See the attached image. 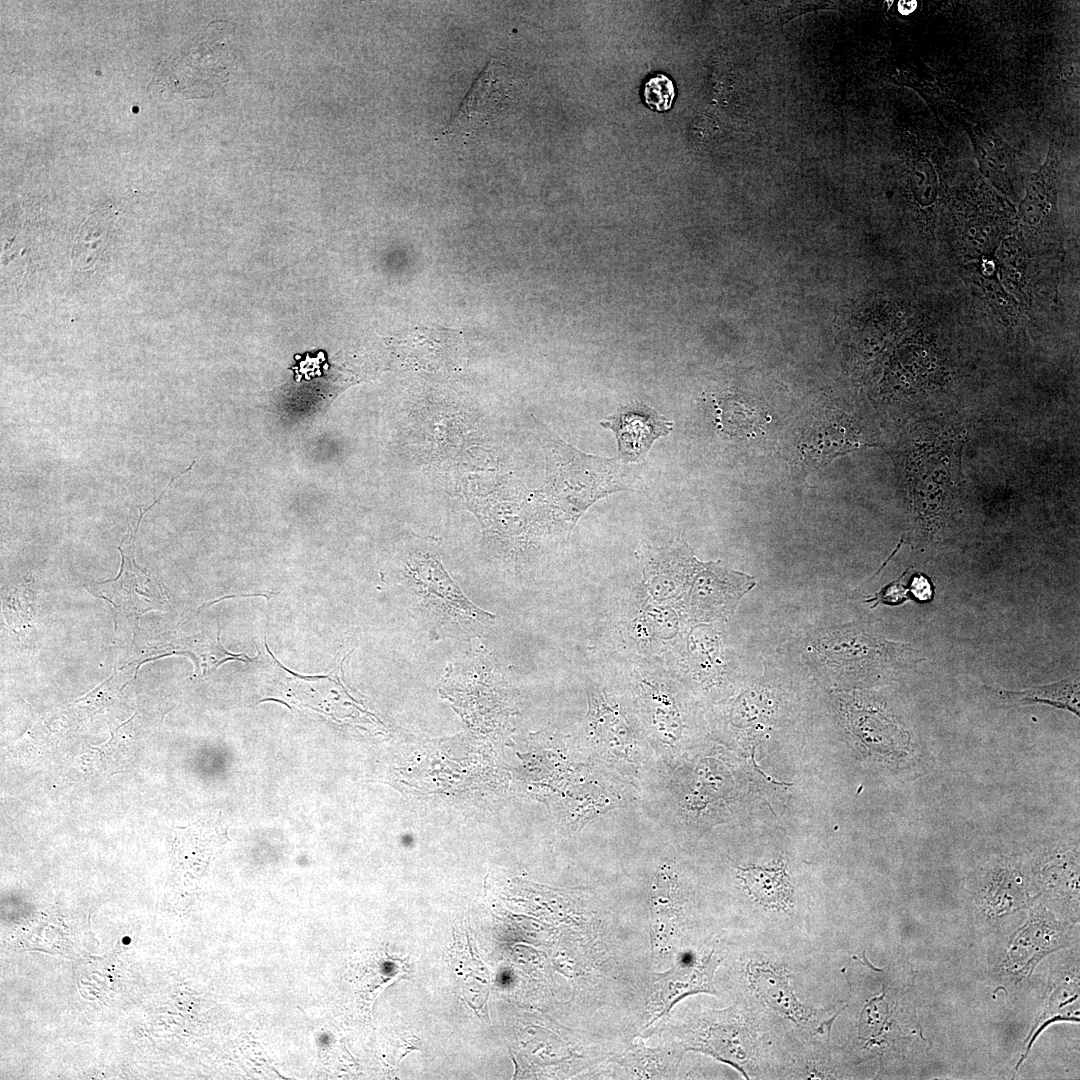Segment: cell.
Listing matches in <instances>:
<instances>
[{
    "label": "cell",
    "instance_id": "1",
    "mask_svg": "<svg viewBox=\"0 0 1080 1080\" xmlns=\"http://www.w3.org/2000/svg\"><path fill=\"white\" fill-rule=\"evenodd\" d=\"M401 581L411 596L415 615L438 636L470 634L493 619L463 594L430 544H413L402 564Z\"/></svg>",
    "mask_w": 1080,
    "mask_h": 1080
},
{
    "label": "cell",
    "instance_id": "2",
    "mask_svg": "<svg viewBox=\"0 0 1080 1080\" xmlns=\"http://www.w3.org/2000/svg\"><path fill=\"white\" fill-rule=\"evenodd\" d=\"M628 687L634 716L664 761L680 749L684 723L676 692L664 668L643 661L631 670Z\"/></svg>",
    "mask_w": 1080,
    "mask_h": 1080
},
{
    "label": "cell",
    "instance_id": "3",
    "mask_svg": "<svg viewBox=\"0 0 1080 1080\" xmlns=\"http://www.w3.org/2000/svg\"><path fill=\"white\" fill-rule=\"evenodd\" d=\"M586 732L595 756L622 772L639 768L645 758L646 738L624 709L597 686L587 690Z\"/></svg>",
    "mask_w": 1080,
    "mask_h": 1080
},
{
    "label": "cell",
    "instance_id": "4",
    "mask_svg": "<svg viewBox=\"0 0 1080 1080\" xmlns=\"http://www.w3.org/2000/svg\"><path fill=\"white\" fill-rule=\"evenodd\" d=\"M148 508H151L149 506ZM134 531L122 540V545L117 549L122 556L120 572L114 580L94 582L85 585L93 595L106 599L115 609V622L124 619L132 624L140 615L151 610L159 609L165 604L163 589L159 583L144 569L139 567L134 558V540L142 515Z\"/></svg>",
    "mask_w": 1080,
    "mask_h": 1080
},
{
    "label": "cell",
    "instance_id": "5",
    "mask_svg": "<svg viewBox=\"0 0 1080 1080\" xmlns=\"http://www.w3.org/2000/svg\"><path fill=\"white\" fill-rule=\"evenodd\" d=\"M828 637L835 643L825 638L822 649L839 666L871 671L909 666L920 660L918 651L909 645L889 642L862 630H849Z\"/></svg>",
    "mask_w": 1080,
    "mask_h": 1080
},
{
    "label": "cell",
    "instance_id": "6",
    "mask_svg": "<svg viewBox=\"0 0 1080 1080\" xmlns=\"http://www.w3.org/2000/svg\"><path fill=\"white\" fill-rule=\"evenodd\" d=\"M721 959L714 951L702 959L679 960L669 970L654 974L652 982V1026L668 1014L682 998L697 993L716 994L714 974Z\"/></svg>",
    "mask_w": 1080,
    "mask_h": 1080
},
{
    "label": "cell",
    "instance_id": "7",
    "mask_svg": "<svg viewBox=\"0 0 1080 1080\" xmlns=\"http://www.w3.org/2000/svg\"><path fill=\"white\" fill-rule=\"evenodd\" d=\"M862 445L865 443L843 413H822L802 428L795 449L800 465L810 471Z\"/></svg>",
    "mask_w": 1080,
    "mask_h": 1080
},
{
    "label": "cell",
    "instance_id": "8",
    "mask_svg": "<svg viewBox=\"0 0 1080 1080\" xmlns=\"http://www.w3.org/2000/svg\"><path fill=\"white\" fill-rule=\"evenodd\" d=\"M600 424L614 431L619 456L625 462L640 461L653 442L673 427L664 415L642 404L626 406Z\"/></svg>",
    "mask_w": 1080,
    "mask_h": 1080
},
{
    "label": "cell",
    "instance_id": "9",
    "mask_svg": "<svg viewBox=\"0 0 1080 1080\" xmlns=\"http://www.w3.org/2000/svg\"><path fill=\"white\" fill-rule=\"evenodd\" d=\"M737 573L715 563L695 561L689 580L688 604L693 615L699 619L725 616L732 607L735 596L734 583Z\"/></svg>",
    "mask_w": 1080,
    "mask_h": 1080
},
{
    "label": "cell",
    "instance_id": "10",
    "mask_svg": "<svg viewBox=\"0 0 1080 1080\" xmlns=\"http://www.w3.org/2000/svg\"><path fill=\"white\" fill-rule=\"evenodd\" d=\"M625 624L631 641L648 652L664 648L679 631V619L673 606L655 602L647 593L636 597Z\"/></svg>",
    "mask_w": 1080,
    "mask_h": 1080
},
{
    "label": "cell",
    "instance_id": "11",
    "mask_svg": "<svg viewBox=\"0 0 1080 1080\" xmlns=\"http://www.w3.org/2000/svg\"><path fill=\"white\" fill-rule=\"evenodd\" d=\"M496 61H491L473 85L448 132L477 128L494 117L506 98V85Z\"/></svg>",
    "mask_w": 1080,
    "mask_h": 1080
},
{
    "label": "cell",
    "instance_id": "12",
    "mask_svg": "<svg viewBox=\"0 0 1080 1080\" xmlns=\"http://www.w3.org/2000/svg\"><path fill=\"white\" fill-rule=\"evenodd\" d=\"M677 882L673 870L664 865L655 874L650 892L651 943L654 953L669 945L676 915Z\"/></svg>",
    "mask_w": 1080,
    "mask_h": 1080
},
{
    "label": "cell",
    "instance_id": "13",
    "mask_svg": "<svg viewBox=\"0 0 1080 1080\" xmlns=\"http://www.w3.org/2000/svg\"><path fill=\"white\" fill-rule=\"evenodd\" d=\"M737 878L748 894L763 906L786 909L791 901L792 888L783 862L770 868L738 867Z\"/></svg>",
    "mask_w": 1080,
    "mask_h": 1080
},
{
    "label": "cell",
    "instance_id": "14",
    "mask_svg": "<svg viewBox=\"0 0 1080 1080\" xmlns=\"http://www.w3.org/2000/svg\"><path fill=\"white\" fill-rule=\"evenodd\" d=\"M749 975L756 993L779 1013L795 1021L809 1017L793 994L784 971L755 963L750 965Z\"/></svg>",
    "mask_w": 1080,
    "mask_h": 1080
},
{
    "label": "cell",
    "instance_id": "15",
    "mask_svg": "<svg viewBox=\"0 0 1080 1080\" xmlns=\"http://www.w3.org/2000/svg\"><path fill=\"white\" fill-rule=\"evenodd\" d=\"M999 695L1013 705L1048 704L1079 715V678L1075 676L1018 692L1001 690Z\"/></svg>",
    "mask_w": 1080,
    "mask_h": 1080
},
{
    "label": "cell",
    "instance_id": "16",
    "mask_svg": "<svg viewBox=\"0 0 1080 1080\" xmlns=\"http://www.w3.org/2000/svg\"><path fill=\"white\" fill-rule=\"evenodd\" d=\"M702 1044L695 1050L710 1053L721 1061H726L740 1069L750 1058L751 1046L748 1037L739 1029L727 1024L710 1026L705 1031Z\"/></svg>",
    "mask_w": 1080,
    "mask_h": 1080
},
{
    "label": "cell",
    "instance_id": "17",
    "mask_svg": "<svg viewBox=\"0 0 1080 1080\" xmlns=\"http://www.w3.org/2000/svg\"><path fill=\"white\" fill-rule=\"evenodd\" d=\"M1050 194L1043 177L1037 174L1028 184L1026 193L1020 202V215L1030 225L1040 223L1048 208Z\"/></svg>",
    "mask_w": 1080,
    "mask_h": 1080
},
{
    "label": "cell",
    "instance_id": "18",
    "mask_svg": "<svg viewBox=\"0 0 1080 1080\" xmlns=\"http://www.w3.org/2000/svg\"><path fill=\"white\" fill-rule=\"evenodd\" d=\"M911 187L917 202L928 207L935 203L939 192L938 177L927 158L918 160L911 174Z\"/></svg>",
    "mask_w": 1080,
    "mask_h": 1080
},
{
    "label": "cell",
    "instance_id": "19",
    "mask_svg": "<svg viewBox=\"0 0 1080 1080\" xmlns=\"http://www.w3.org/2000/svg\"><path fill=\"white\" fill-rule=\"evenodd\" d=\"M718 413L719 425L725 432H731L733 434L747 435L753 433L761 427L760 413L752 407L738 406L739 408H733L732 405Z\"/></svg>",
    "mask_w": 1080,
    "mask_h": 1080
},
{
    "label": "cell",
    "instance_id": "20",
    "mask_svg": "<svg viewBox=\"0 0 1080 1080\" xmlns=\"http://www.w3.org/2000/svg\"><path fill=\"white\" fill-rule=\"evenodd\" d=\"M977 149V157L980 164V169L983 174L999 188L1008 187V177L1006 173V163L1004 158L1001 157V153L992 150L989 145L982 144L980 141L975 145Z\"/></svg>",
    "mask_w": 1080,
    "mask_h": 1080
},
{
    "label": "cell",
    "instance_id": "21",
    "mask_svg": "<svg viewBox=\"0 0 1080 1080\" xmlns=\"http://www.w3.org/2000/svg\"><path fill=\"white\" fill-rule=\"evenodd\" d=\"M674 95V85L664 75L659 74L652 77L645 84L644 97L646 103L658 111L669 109Z\"/></svg>",
    "mask_w": 1080,
    "mask_h": 1080
},
{
    "label": "cell",
    "instance_id": "22",
    "mask_svg": "<svg viewBox=\"0 0 1080 1080\" xmlns=\"http://www.w3.org/2000/svg\"><path fill=\"white\" fill-rule=\"evenodd\" d=\"M1002 256L1006 262L1013 266H1021L1024 261L1023 250L1017 243L1003 244Z\"/></svg>",
    "mask_w": 1080,
    "mask_h": 1080
},
{
    "label": "cell",
    "instance_id": "23",
    "mask_svg": "<svg viewBox=\"0 0 1080 1080\" xmlns=\"http://www.w3.org/2000/svg\"><path fill=\"white\" fill-rule=\"evenodd\" d=\"M968 241L972 248L981 250L989 242V230L982 227H972L968 234Z\"/></svg>",
    "mask_w": 1080,
    "mask_h": 1080
},
{
    "label": "cell",
    "instance_id": "24",
    "mask_svg": "<svg viewBox=\"0 0 1080 1080\" xmlns=\"http://www.w3.org/2000/svg\"><path fill=\"white\" fill-rule=\"evenodd\" d=\"M912 592L919 600H929L931 598V586L929 581L924 576H916L913 579Z\"/></svg>",
    "mask_w": 1080,
    "mask_h": 1080
}]
</instances>
